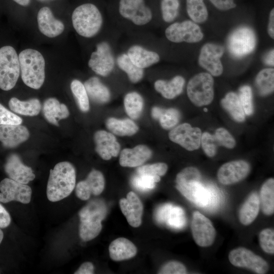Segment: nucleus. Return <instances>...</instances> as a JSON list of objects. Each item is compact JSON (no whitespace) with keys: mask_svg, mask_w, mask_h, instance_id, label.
Wrapping results in <instances>:
<instances>
[{"mask_svg":"<svg viewBox=\"0 0 274 274\" xmlns=\"http://www.w3.org/2000/svg\"><path fill=\"white\" fill-rule=\"evenodd\" d=\"M203 111H205V112H207V111H208V110L206 108H204L203 109Z\"/></svg>","mask_w":274,"mask_h":274,"instance_id":"0e129e2a","label":"nucleus"},{"mask_svg":"<svg viewBox=\"0 0 274 274\" xmlns=\"http://www.w3.org/2000/svg\"><path fill=\"white\" fill-rule=\"evenodd\" d=\"M37 21L40 31L49 38L60 35L64 29L63 23L54 17L51 9L47 7H44L39 11Z\"/></svg>","mask_w":274,"mask_h":274,"instance_id":"412c9836","label":"nucleus"},{"mask_svg":"<svg viewBox=\"0 0 274 274\" xmlns=\"http://www.w3.org/2000/svg\"><path fill=\"white\" fill-rule=\"evenodd\" d=\"M191 228L197 245L206 247L213 244L216 237L215 229L210 219L198 211L193 213Z\"/></svg>","mask_w":274,"mask_h":274,"instance_id":"f8f14e48","label":"nucleus"},{"mask_svg":"<svg viewBox=\"0 0 274 274\" xmlns=\"http://www.w3.org/2000/svg\"><path fill=\"white\" fill-rule=\"evenodd\" d=\"M187 269L185 265L178 261H172L164 264L159 270L160 274H185Z\"/></svg>","mask_w":274,"mask_h":274,"instance_id":"603ef678","label":"nucleus"},{"mask_svg":"<svg viewBox=\"0 0 274 274\" xmlns=\"http://www.w3.org/2000/svg\"><path fill=\"white\" fill-rule=\"evenodd\" d=\"M250 166L244 160H234L226 162L219 169L217 177L224 185H231L244 179L249 174Z\"/></svg>","mask_w":274,"mask_h":274,"instance_id":"dca6fc26","label":"nucleus"},{"mask_svg":"<svg viewBox=\"0 0 274 274\" xmlns=\"http://www.w3.org/2000/svg\"><path fill=\"white\" fill-rule=\"evenodd\" d=\"M118 67L126 73L129 80L133 83L140 81L144 75V69L133 64L127 54L120 55L117 59Z\"/></svg>","mask_w":274,"mask_h":274,"instance_id":"f704fd0d","label":"nucleus"},{"mask_svg":"<svg viewBox=\"0 0 274 274\" xmlns=\"http://www.w3.org/2000/svg\"><path fill=\"white\" fill-rule=\"evenodd\" d=\"M124 106L128 116L132 119H136L142 114L144 99L138 92H130L124 96Z\"/></svg>","mask_w":274,"mask_h":274,"instance_id":"e433bc0d","label":"nucleus"},{"mask_svg":"<svg viewBox=\"0 0 274 274\" xmlns=\"http://www.w3.org/2000/svg\"><path fill=\"white\" fill-rule=\"evenodd\" d=\"M21 79L27 86L38 89L45 78V61L42 54L32 49L22 51L18 56Z\"/></svg>","mask_w":274,"mask_h":274,"instance_id":"7ed1b4c3","label":"nucleus"},{"mask_svg":"<svg viewBox=\"0 0 274 274\" xmlns=\"http://www.w3.org/2000/svg\"><path fill=\"white\" fill-rule=\"evenodd\" d=\"M260 205L263 213L271 215L274 212V180L270 178L262 185L260 192Z\"/></svg>","mask_w":274,"mask_h":274,"instance_id":"72a5a7b5","label":"nucleus"},{"mask_svg":"<svg viewBox=\"0 0 274 274\" xmlns=\"http://www.w3.org/2000/svg\"><path fill=\"white\" fill-rule=\"evenodd\" d=\"M218 9L227 11L236 7L234 0H209Z\"/></svg>","mask_w":274,"mask_h":274,"instance_id":"864d4df0","label":"nucleus"},{"mask_svg":"<svg viewBox=\"0 0 274 274\" xmlns=\"http://www.w3.org/2000/svg\"><path fill=\"white\" fill-rule=\"evenodd\" d=\"M107 213V205L100 199L90 201L80 210L79 233L83 241H91L100 233L102 229L101 221L106 218Z\"/></svg>","mask_w":274,"mask_h":274,"instance_id":"f03ea898","label":"nucleus"},{"mask_svg":"<svg viewBox=\"0 0 274 274\" xmlns=\"http://www.w3.org/2000/svg\"><path fill=\"white\" fill-rule=\"evenodd\" d=\"M257 90L261 95H266L273 91L274 70L266 68L260 71L255 79Z\"/></svg>","mask_w":274,"mask_h":274,"instance_id":"4c0bfd02","label":"nucleus"},{"mask_svg":"<svg viewBox=\"0 0 274 274\" xmlns=\"http://www.w3.org/2000/svg\"><path fill=\"white\" fill-rule=\"evenodd\" d=\"M0 191V201L3 203L15 200L27 204L31 200L30 187L10 178H5L1 182Z\"/></svg>","mask_w":274,"mask_h":274,"instance_id":"2eb2a0df","label":"nucleus"},{"mask_svg":"<svg viewBox=\"0 0 274 274\" xmlns=\"http://www.w3.org/2000/svg\"><path fill=\"white\" fill-rule=\"evenodd\" d=\"M179 7V0H161L160 8L163 20L168 23L173 21L178 15Z\"/></svg>","mask_w":274,"mask_h":274,"instance_id":"a19ab883","label":"nucleus"},{"mask_svg":"<svg viewBox=\"0 0 274 274\" xmlns=\"http://www.w3.org/2000/svg\"><path fill=\"white\" fill-rule=\"evenodd\" d=\"M4 168L10 179L22 184H27L35 178L31 168L24 165L20 157L15 154L7 158Z\"/></svg>","mask_w":274,"mask_h":274,"instance_id":"aec40b11","label":"nucleus"},{"mask_svg":"<svg viewBox=\"0 0 274 274\" xmlns=\"http://www.w3.org/2000/svg\"><path fill=\"white\" fill-rule=\"evenodd\" d=\"M76 170L69 162L56 164L50 170L47 186V196L52 202L59 201L69 196L76 185Z\"/></svg>","mask_w":274,"mask_h":274,"instance_id":"f257e3e1","label":"nucleus"},{"mask_svg":"<svg viewBox=\"0 0 274 274\" xmlns=\"http://www.w3.org/2000/svg\"><path fill=\"white\" fill-rule=\"evenodd\" d=\"M71 89L80 110L86 112L89 110V97L84 84L75 79L71 83Z\"/></svg>","mask_w":274,"mask_h":274,"instance_id":"ea45409f","label":"nucleus"},{"mask_svg":"<svg viewBox=\"0 0 274 274\" xmlns=\"http://www.w3.org/2000/svg\"><path fill=\"white\" fill-rule=\"evenodd\" d=\"M95 151L105 160L117 157L120 152V145L115 135L105 130H98L94 135Z\"/></svg>","mask_w":274,"mask_h":274,"instance_id":"6ab92c4d","label":"nucleus"},{"mask_svg":"<svg viewBox=\"0 0 274 274\" xmlns=\"http://www.w3.org/2000/svg\"><path fill=\"white\" fill-rule=\"evenodd\" d=\"M11 217L8 212L0 203V228L8 227L11 223Z\"/></svg>","mask_w":274,"mask_h":274,"instance_id":"5fc2aeb1","label":"nucleus"},{"mask_svg":"<svg viewBox=\"0 0 274 274\" xmlns=\"http://www.w3.org/2000/svg\"><path fill=\"white\" fill-rule=\"evenodd\" d=\"M200 179L201 174L196 168L192 166L187 167L177 174L176 178V184L199 181Z\"/></svg>","mask_w":274,"mask_h":274,"instance_id":"de8ad7c7","label":"nucleus"},{"mask_svg":"<svg viewBox=\"0 0 274 274\" xmlns=\"http://www.w3.org/2000/svg\"><path fill=\"white\" fill-rule=\"evenodd\" d=\"M94 267L90 262L83 263L74 272L75 274H92L94 273Z\"/></svg>","mask_w":274,"mask_h":274,"instance_id":"6e6d98bb","label":"nucleus"},{"mask_svg":"<svg viewBox=\"0 0 274 274\" xmlns=\"http://www.w3.org/2000/svg\"><path fill=\"white\" fill-rule=\"evenodd\" d=\"M127 54L133 64L143 69L156 64L160 60L158 53L138 45L131 46Z\"/></svg>","mask_w":274,"mask_h":274,"instance_id":"a878e982","label":"nucleus"},{"mask_svg":"<svg viewBox=\"0 0 274 274\" xmlns=\"http://www.w3.org/2000/svg\"><path fill=\"white\" fill-rule=\"evenodd\" d=\"M214 81L208 73H200L190 79L187 87V95L195 105H208L214 97Z\"/></svg>","mask_w":274,"mask_h":274,"instance_id":"423d86ee","label":"nucleus"},{"mask_svg":"<svg viewBox=\"0 0 274 274\" xmlns=\"http://www.w3.org/2000/svg\"><path fill=\"white\" fill-rule=\"evenodd\" d=\"M157 220L163 221L167 218V222L169 225L175 228L182 227L185 221L182 209L178 207H172L170 205L162 207L157 212Z\"/></svg>","mask_w":274,"mask_h":274,"instance_id":"473e14b6","label":"nucleus"},{"mask_svg":"<svg viewBox=\"0 0 274 274\" xmlns=\"http://www.w3.org/2000/svg\"><path fill=\"white\" fill-rule=\"evenodd\" d=\"M163 109L158 107H154L151 110L152 117L155 120H158Z\"/></svg>","mask_w":274,"mask_h":274,"instance_id":"bf43d9fd","label":"nucleus"},{"mask_svg":"<svg viewBox=\"0 0 274 274\" xmlns=\"http://www.w3.org/2000/svg\"><path fill=\"white\" fill-rule=\"evenodd\" d=\"M267 32L272 39L274 38V9H272L269 16Z\"/></svg>","mask_w":274,"mask_h":274,"instance_id":"4d7b16f0","label":"nucleus"},{"mask_svg":"<svg viewBox=\"0 0 274 274\" xmlns=\"http://www.w3.org/2000/svg\"><path fill=\"white\" fill-rule=\"evenodd\" d=\"M259 244L265 252L273 254L274 253V231L270 228L262 230L259 235Z\"/></svg>","mask_w":274,"mask_h":274,"instance_id":"a18cd8bd","label":"nucleus"},{"mask_svg":"<svg viewBox=\"0 0 274 274\" xmlns=\"http://www.w3.org/2000/svg\"><path fill=\"white\" fill-rule=\"evenodd\" d=\"M238 96L245 114L247 115H251L253 111V107L251 87L248 85L241 87L239 90Z\"/></svg>","mask_w":274,"mask_h":274,"instance_id":"c03bdc74","label":"nucleus"},{"mask_svg":"<svg viewBox=\"0 0 274 274\" xmlns=\"http://www.w3.org/2000/svg\"><path fill=\"white\" fill-rule=\"evenodd\" d=\"M29 136L27 128L20 124L0 125V141L7 148H14Z\"/></svg>","mask_w":274,"mask_h":274,"instance_id":"4be33fe9","label":"nucleus"},{"mask_svg":"<svg viewBox=\"0 0 274 274\" xmlns=\"http://www.w3.org/2000/svg\"><path fill=\"white\" fill-rule=\"evenodd\" d=\"M88 97L98 104H105L110 99L111 93L108 88L96 77H92L84 84Z\"/></svg>","mask_w":274,"mask_h":274,"instance_id":"c85d7f7f","label":"nucleus"},{"mask_svg":"<svg viewBox=\"0 0 274 274\" xmlns=\"http://www.w3.org/2000/svg\"><path fill=\"white\" fill-rule=\"evenodd\" d=\"M176 188L188 200L198 206L207 205L208 192L199 181L176 184Z\"/></svg>","mask_w":274,"mask_h":274,"instance_id":"b1692460","label":"nucleus"},{"mask_svg":"<svg viewBox=\"0 0 274 274\" xmlns=\"http://www.w3.org/2000/svg\"><path fill=\"white\" fill-rule=\"evenodd\" d=\"M20 73L16 51L10 46L0 48V88L12 89L16 85Z\"/></svg>","mask_w":274,"mask_h":274,"instance_id":"39448f33","label":"nucleus"},{"mask_svg":"<svg viewBox=\"0 0 274 274\" xmlns=\"http://www.w3.org/2000/svg\"><path fill=\"white\" fill-rule=\"evenodd\" d=\"M214 136L217 143L226 148L231 149L235 145L236 143L233 137L224 128L217 129Z\"/></svg>","mask_w":274,"mask_h":274,"instance_id":"8fccbe9b","label":"nucleus"},{"mask_svg":"<svg viewBox=\"0 0 274 274\" xmlns=\"http://www.w3.org/2000/svg\"><path fill=\"white\" fill-rule=\"evenodd\" d=\"M105 185L102 174L95 169L92 170L87 178L79 182L76 186L77 196L82 200H88L91 195H98L102 193Z\"/></svg>","mask_w":274,"mask_h":274,"instance_id":"f3484780","label":"nucleus"},{"mask_svg":"<svg viewBox=\"0 0 274 274\" xmlns=\"http://www.w3.org/2000/svg\"><path fill=\"white\" fill-rule=\"evenodd\" d=\"M201 131L198 127H193L185 123L172 129L169 134V139L188 151L197 149L200 145Z\"/></svg>","mask_w":274,"mask_h":274,"instance_id":"4468645a","label":"nucleus"},{"mask_svg":"<svg viewBox=\"0 0 274 274\" xmlns=\"http://www.w3.org/2000/svg\"><path fill=\"white\" fill-rule=\"evenodd\" d=\"M119 12L123 18L137 25H144L152 19L150 8L145 0H120Z\"/></svg>","mask_w":274,"mask_h":274,"instance_id":"9d476101","label":"nucleus"},{"mask_svg":"<svg viewBox=\"0 0 274 274\" xmlns=\"http://www.w3.org/2000/svg\"><path fill=\"white\" fill-rule=\"evenodd\" d=\"M228 259L234 266L246 268L256 273L264 274L268 270V264L264 259L244 247L231 251Z\"/></svg>","mask_w":274,"mask_h":274,"instance_id":"1a4fd4ad","label":"nucleus"},{"mask_svg":"<svg viewBox=\"0 0 274 274\" xmlns=\"http://www.w3.org/2000/svg\"><path fill=\"white\" fill-rule=\"evenodd\" d=\"M120 209L128 224L133 227H138L142 224L143 205L138 196L133 191L128 192L126 198L119 200Z\"/></svg>","mask_w":274,"mask_h":274,"instance_id":"a211bd4d","label":"nucleus"},{"mask_svg":"<svg viewBox=\"0 0 274 274\" xmlns=\"http://www.w3.org/2000/svg\"><path fill=\"white\" fill-rule=\"evenodd\" d=\"M217 141L215 136L208 132L201 134L200 144L207 156L210 157L214 156L216 153Z\"/></svg>","mask_w":274,"mask_h":274,"instance_id":"09e8293b","label":"nucleus"},{"mask_svg":"<svg viewBox=\"0 0 274 274\" xmlns=\"http://www.w3.org/2000/svg\"><path fill=\"white\" fill-rule=\"evenodd\" d=\"M19 5L26 6L30 3V0H13Z\"/></svg>","mask_w":274,"mask_h":274,"instance_id":"052dcab7","label":"nucleus"},{"mask_svg":"<svg viewBox=\"0 0 274 274\" xmlns=\"http://www.w3.org/2000/svg\"><path fill=\"white\" fill-rule=\"evenodd\" d=\"M224 52L223 47L220 45L206 43L200 49L198 58V64L212 76H219L223 71L221 57Z\"/></svg>","mask_w":274,"mask_h":274,"instance_id":"9b49d317","label":"nucleus"},{"mask_svg":"<svg viewBox=\"0 0 274 274\" xmlns=\"http://www.w3.org/2000/svg\"><path fill=\"white\" fill-rule=\"evenodd\" d=\"M38 1H40V2H47V1H49L51 0H38Z\"/></svg>","mask_w":274,"mask_h":274,"instance_id":"e2e57ef3","label":"nucleus"},{"mask_svg":"<svg viewBox=\"0 0 274 274\" xmlns=\"http://www.w3.org/2000/svg\"><path fill=\"white\" fill-rule=\"evenodd\" d=\"M160 181L159 176L137 174L132 180L133 185L142 191H147L154 188L155 183Z\"/></svg>","mask_w":274,"mask_h":274,"instance_id":"79ce46f5","label":"nucleus"},{"mask_svg":"<svg viewBox=\"0 0 274 274\" xmlns=\"http://www.w3.org/2000/svg\"><path fill=\"white\" fill-rule=\"evenodd\" d=\"M274 51L273 49L270 50L264 56V62L268 65L273 66L274 64Z\"/></svg>","mask_w":274,"mask_h":274,"instance_id":"13d9d810","label":"nucleus"},{"mask_svg":"<svg viewBox=\"0 0 274 274\" xmlns=\"http://www.w3.org/2000/svg\"><path fill=\"white\" fill-rule=\"evenodd\" d=\"M9 106L14 112L29 116L38 115L42 108L40 100L35 98L21 101L16 97H12L9 101Z\"/></svg>","mask_w":274,"mask_h":274,"instance_id":"2f4dec72","label":"nucleus"},{"mask_svg":"<svg viewBox=\"0 0 274 274\" xmlns=\"http://www.w3.org/2000/svg\"><path fill=\"white\" fill-rule=\"evenodd\" d=\"M167 168L166 163L158 162L140 166L136 169V174L160 177L166 174Z\"/></svg>","mask_w":274,"mask_h":274,"instance_id":"49530a36","label":"nucleus"},{"mask_svg":"<svg viewBox=\"0 0 274 274\" xmlns=\"http://www.w3.org/2000/svg\"><path fill=\"white\" fill-rule=\"evenodd\" d=\"M186 10L189 17L195 23H202L208 19V12L203 0H186Z\"/></svg>","mask_w":274,"mask_h":274,"instance_id":"58836bf2","label":"nucleus"},{"mask_svg":"<svg viewBox=\"0 0 274 274\" xmlns=\"http://www.w3.org/2000/svg\"><path fill=\"white\" fill-rule=\"evenodd\" d=\"M180 113L176 109H163L158 120L161 127L169 129L174 127L180 119Z\"/></svg>","mask_w":274,"mask_h":274,"instance_id":"37998d69","label":"nucleus"},{"mask_svg":"<svg viewBox=\"0 0 274 274\" xmlns=\"http://www.w3.org/2000/svg\"><path fill=\"white\" fill-rule=\"evenodd\" d=\"M3 237H4V233H3V231L0 228V244L3 241Z\"/></svg>","mask_w":274,"mask_h":274,"instance_id":"680f3d73","label":"nucleus"},{"mask_svg":"<svg viewBox=\"0 0 274 274\" xmlns=\"http://www.w3.org/2000/svg\"><path fill=\"white\" fill-rule=\"evenodd\" d=\"M260 209L258 194L251 193L241 207L238 214L240 222L244 225L251 224L257 217Z\"/></svg>","mask_w":274,"mask_h":274,"instance_id":"c756f323","label":"nucleus"},{"mask_svg":"<svg viewBox=\"0 0 274 274\" xmlns=\"http://www.w3.org/2000/svg\"><path fill=\"white\" fill-rule=\"evenodd\" d=\"M109 251L110 258L114 261H119L134 257L137 253V249L130 240L119 237L111 242Z\"/></svg>","mask_w":274,"mask_h":274,"instance_id":"393cba45","label":"nucleus"},{"mask_svg":"<svg viewBox=\"0 0 274 274\" xmlns=\"http://www.w3.org/2000/svg\"><path fill=\"white\" fill-rule=\"evenodd\" d=\"M72 20L76 32L85 38L95 36L100 30L103 22L99 9L91 3L77 7L73 12Z\"/></svg>","mask_w":274,"mask_h":274,"instance_id":"20e7f679","label":"nucleus"},{"mask_svg":"<svg viewBox=\"0 0 274 274\" xmlns=\"http://www.w3.org/2000/svg\"><path fill=\"white\" fill-rule=\"evenodd\" d=\"M108 130L113 134L119 136H131L139 130L137 124L131 119H119L114 117L109 118L106 122Z\"/></svg>","mask_w":274,"mask_h":274,"instance_id":"7c9ffc66","label":"nucleus"},{"mask_svg":"<svg viewBox=\"0 0 274 274\" xmlns=\"http://www.w3.org/2000/svg\"><path fill=\"white\" fill-rule=\"evenodd\" d=\"M221 104L235 120L242 122L245 120V114L236 93L233 92L227 93L221 100Z\"/></svg>","mask_w":274,"mask_h":274,"instance_id":"c9c22d12","label":"nucleus"},{"mask_svg":"<svg viewBox=\"0 0 274 274\" xmlns=\"http://www.w3.org/2000/svg\"><path fill=\"white\" fill-rule=\"evenodd\" d=\"M88 65L96 74L106 77L110 74L115 66V59L108 43L102 42L96 46L91 53Z\"/></svg>","mask_w":274,"mask_h":274,"instance_id":"ddd939ff","label":"nucleus"},{"mask_svg":"<svg viewBox=\"0 0 274 274\" xmlns=\"http://www.w3.org/2000/svg\"><path fill=\"white\" fill-rule=\"evenodd\" d=\"M152 152L147 146L139 145L125 148L120 154L119 164L123 167H136L143 164L151 157Z\"/></svg>","mask_w":274,"mask_h":274,"instance_id":"5701e85b","label":"nucleus"},{"mask_svg":"<svg viewBox=\"0 0 274 274\" xmlns=\"http://www.w3.org/2000/svg\"><path fill=\"white\" fill-rule=\"evenodd\" d=\"M256 38L253 30L248 26L237 28L230 35L227 40L229 52L234 58H242L255 49Z\"/></svg>","mask_w":274,"mask_h":274,"instance_id":"0eeeda50","label":"nucleus"},{"mask_svg":"<svg viewBox=\"0 0 274 274\" xmlns=\"http://www.w3.org/2000/svg\"><path fill=\"white\" fill-rule=\"evenodd\" d=\"M43 112L45 118L51 124L58 126V120L66 118L70 112L67 107L55 98H49L44 102Z\"/></svg>","mask_w":274,"mask_h":274,"instance_id":"bb28decb","label":"nucleus"},{"mask_svg":"<svg viewBox=\"0 0 274 274\" xmlns=\"http://www.w3.org/2000/svg\"><path fill=\"white\" fill-rule=\"evenodd\" d=\"M165 35L167 40L174 43H194L203 37L200 27L191 20L172 23L166 28Z\"/></svg>","mask_w":274,"mask_h":274,"instance_id":"6e6552de","label":"nucleus"},{"mask_svg":"<svg viewBox=\"0 0 274 274\" xmlns=\"http://www.w3.org/2000/svg\"><path fill=\"white\" fill-rule=\"evenodd\" d=\"M22 119L0 104V125L21 124Z\"/></svg>","mask_w":274,"mask_h":274,"instance_id":"3c124183","label":"nucleus"},{"mask_svg":"<svg viewBox=\"0 0 274 274\" xmlns=\"http://www.w3.org/2000/svg\"><path fill=\"white\" fill-rule=\"evenodd\" d=\"M184 84V78L181 76H176L168 81L163 80L156 81L154 83V88L163 97L170 99L182 93Z\"/></svg>","mask_w":274,"mask_h":274,"instance_id":"cd10ccee","label":"nucleus"}]
</instances>
